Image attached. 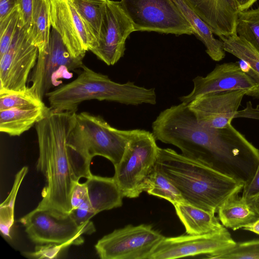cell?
I'll return each instance as SVG.
<instances>
[{
  "mask_svg": "<svg viewBox=\"0 0 259 259\" xmlns=\"http://www.w3.org/2000/svg\"><path fill=\"white\" fill-rule=\"evenodd\" d=\"M236 33L259 51V8L239 12Z\"/></svg>",
  "mask_w": 259,
  "mask_h": 259,
  "instance_id": "cell-28",
  "label": "cell"
},
{
  "mask_svg": "<svg viewBox=\"0 0 259 259\" xmlns=\"http://www.w3.org/2000/svg\"><path fill=\"white\" fill-rule=\"evenodd\" d=\"M50 23L70 54L83 59L92 41L71 0H51Z\"/></svg>",
  "mask_w": 259,
  "mask_h": 259,
  "instance_id": "cell-14",
  "label": "cell"
},
{
  "mask_svg": "<svg viewBox=\"0 0 259 259\" xmlns=\"http://www.w3.org/2000/svg\"><path fill=\"white\" fill-rule=\"evenodd\" d=\"M176 212L189 235H201L219 231L225 228L218 219L207 211L186 202L174 205Z\"/></svg>",
  "mask_w": 259,
  "mask_h": 259,
  "instance_id": "cell-19",
  "label": "cell"
},
{
  "mask_svg": "<svg viewBox=\"0 0 259 259\" xmlns=\"http://www.w3.org/2000/svg\"><path fill=\"white\" fill-rule=\"evenodd\" d=\"M164 238L151 225H128L103 236L95 248L101 259H149Z\"/></svg>",
  "mask_w": 259,
  "mask_h": 259,
  "instance_id": "cell-9",
  "label": "cell"
},
{
  "mask_svg": "<svg viewBox=\"0 0 259 259\" xmlns=\"http://www.w3.org/2000/svg\"><path fill=\"white\" fill-rule=\"evenodd\" d=\"M257 0H234L239 12L248 10Z\"/></svg>",
  "mask_w": 259,
  "mask_h": 259,
  "instance_id": "cell-37",
  "label": "cell"
},
{
  "mask_svg": "<svg viewBox=\"0 0 259 259\" xmlns=\"http://www.w3.org/2000/svg\"><path fill=\"white\" fill-rule=\"evenodd\" d=\"M82 60L73 57L54 29L51 31L49 44L38 52L36 65L29 78L31 91L41 100L53 88L70 78L71 71L81 68Z\"/></svg>",
  "mask_w": 259,
  "mask_h": 259,
  "instance_id": "cell-8",
  "label": "cell"
},
{
  "mask_svg": "<svg viewBox=\"0 0 259 259\" xmlns=\"http://www.w3.org/2000/svg\"><path fill=\"white\" fill-rule=\"evenodd\" d=\"M50 10L51 0H33L30 35L38 52H42L49 42Z\"/></svg>",
  "mask_w": 259,
  "mask_h": 259,
  "instance_id": "cell-23",
  "label": "cell"
},
{
  "mask_svg": "<svg viewBox=\"0 0 259 259\" xmlns=\"http://www.w3.org/2000/svg\"><path fill=\"white\" fill-rule=\"evenodd\" d=\"M29 239L37 244H57L79 245L83 234L95 232L93 223L79 226L70 213L35 208L19 220Z\"/></svg>",
  "mask_w": 259,
  "mask_h": 259,
  "instance_id": "cell-6",
  "label": "cell"
},
{
  "mask_svg": "<svg viewBox=\"0 0 259 259\" xmlns=\"http://www.w3.org/2000/svg\"><path fill=\"white\" fill-rule=\"evenodd\" d=\"M217 212L222 224L233 230L243 228L259 219L247 201L242 196H239V193L225 201Z\"/></svg>",
  "mask_w": 259,
  "mask_h": 259,
  "instance_id": "cell-21",
  "label": "cell"
},
{
  "mask_svg": "<svg viewBox=\"0 0 259 259\" xmlns=\"http://www.w3.org/2000/svg\"><path fill=\"white\" fill-rule=\"evenodd\" d=\"M33 0H19V7L23 26L30 34Z\"/></svg>",
  "mask_w": 259,
  "mask_h": 259,
  "instance_id": "cell-34",
  "label": "cell"
},
{
  "mask_svg": "<svg viewBox=\"0 0 259 259\" xmlns=\"http://www.w3.org/2000/svg\"><path fill=\"white\" fill-rule=\"evenodd\" d=\"M243 229L259 235V219L253 223L245 226Z\"/></svg>",
  "mask_w": 259,
  "mask_h": 259,
  "instance_id": "cell-39",
  "label": "cell"
},
{
  "mask_svg": "<svg viewBox=\"0 0 259 259\" xmlns=\"http://www.w3.org/2000/svg\"><path fill=\"white\" fill-rule=\"evenodd\" d=\"M70 203L71 210L82 208L94 210L90 201L85 183H80L78 181L75 183L71 193Z\"/></svg>",
  "mask_w": 259,
  "mask_h": 259,
  "instance_id": "cell-32",
  "label": "cell"
},
{
  "mask_svg": "<svg viewBox=\"0 0 259 259\" xmlns=\"http://www.w3.org/2000/svg\"><path fill=\"white\" fill-rule=\"evenodd\" d=\"M38 56V49L23 26L21 19L8 49L0 57V90L26 89L29 75L36 65Z\"/></svg>",
  "mask_w": 259,
  "mask_h": 259,
  "instance_id": "cell-10",
  "label": "cell"
},
{
  "mask_svg": "<svg viewBox=\"0 0 259 259\" xmlns=\"http://www.w3.org/2000/svg\"><path fill=\"white\" fill-rule=\"evenodd\" d=\"M81 69L75 79L46 94L52 109L76 112L81 103L91 100L134 106L156 104L154 88L138 86L131 81L118 83L84 65Z\"/></svg>",
  "mask_w": 259,
  "mask_h": 259,
  "instance_id": "cell-4",
  "label": "cell"
},
{
  "mask_svg": "<svg viewBox=\"0 0 259 259\" xmlns=\"http://www.w3.org/2000/svg\"><path fill=\"white\" fill-rule=\"evenodd\" d=\"M144 191L149 195L164 199L174 205L185 202L178 189L156 167L148 178Z\"/></svg>",
  "mask_w": 259,
  "mask_h": 259,
  "instance_id": "cell-25",
  "label": "cell"
},
{
  "mask_svg": "<svg viewBox=\"0 0 259 259\" xmlns=\"http://www.w3.org/2000/svg\"><path fill=\"white\" fill-rule=\"evenodd\" d=\"M28 170L27 166H23L16 174L11 192L0 205V230L2 235L8 239H11L10 232L14 222V206L16 196Z\"/></svg>",
  "mask_w": 259,
  "mask_h": 259,
  "instance_id": "cell-26",
  "label": "cell"
},
{
  "mask_svg": "<svg viewBox=\"0 0 259 259\" xmlns=\"http://www.w3.org/2000/svg\"><path fill=\"white\" fill-rule=\"evenodd\" d=\"M134 31L120 2L107 0L99 36L90 51L107 65H113L123 56L126 40Z\"/></svg>",
  "mask_w": 259,
  "mask_h": 259,
  "instance_id": "cell-12",
  "label": "cell"
},
{
  "mask_svg": "<svg viewBox=\"0 0 259 259\" xmlns=\"http://www.w3.org/2000/svg\"><path fill=\"white\" fill-rule=\"evenodd\" d=\"M85 183L91 204L96 214L122 205L124 196L113 177L92 175Z\"/></svg>",
  "mask_w": 259,
  "mask_h": 259,
  "instance_id": "cell-17",
  "label": "cell"
},
{
  "mask_svg": "<svg viewBox=\"0 0 259 259\" xmlns=\"http://www.w3.org/2000/svg\"><path fill=\"white\" fill-rule=\"evenodd\" d=\"M135 31L176 35L193 34V29L173 0H120Z\"/></svg>",
  "mask_w": 259,
  "mask_h": 259,
  "instance_id": "cell-7",
  "label": "cell"
},
{
  "mask_svg": "<svg viewBox=\"0 0 259 259\" xmlns=\"http://www.w3.org/2000/svg\"><path fill=\"white\" fill-rule=\"evenodd\" d=\"M18 6L19 0H0V21L5 19Z\"/></svg>",
  "mask_w": 259,
  "mask_h": 259,
  "instance_id": "cell-36",
  "label": "cell"
},
{
  "mask_svg": "<svg viewBox=\"0 0 259 259\" xmlns=\"http://www.w3.org/2000/svg\"><path fill=\"white\" fill-rule=\"evenodd\" d=\"M155 167L178 189L186 202L212 214L244 186L170 148L159 147Z\"/></svg>",
  "mask_w": 259,
  "mask_h": 259,
  "instance_id": "cell-2",
  "label": "cell"
},
{
  "mask_svg": "<svg viewBox=\"0 0 259 259\" xmlns=\"http://www.w3.org/2000/svg\"><path fill=\"white\" fill-rule=\"evenodd\" d=\"M184 17L191 25L193 34L206 48V53L215 61H220L225 57L223 42L216 39L210 27L187 4L185 0H173Z\"/></svg>",
  "mask_w": 259,
  "mask_h": 259,
  "instance_id": "cell-20",
  "label": "cell"
},
{
  "mask_svg": "<svg viewBox=\"0 0 259 259\" xmlns=\"http://www.w3.org/2000/svg\"><path fill=\"white\" fill-rule=\"evenodd\" d=\"M51 109L45 105L0 110V132L10 136H19L44 118Z\"/></svg>",
  "mask_w": 259,
  "mask_h": 259,
  "instance_id": "cell-18",
  "label": "cell"
},
{
  "mask_svg": "<svg viewBox=\"0 0 259 259\" xmlns=\"http://www.w3.org/2000/svg\"><path fill=\"white\" fill-rule=\"evenodd\" d=\"M220 38L225 51L243 61L247 65L245 71L259 82V51L237 34Z\"/></svg>",
  "mask_w": 259,
  "mask_h": 259,
  "instance_id": "cell-24",
  "label": "cell"
},
{
  "mask_svg": "<svg viewBox=\"0 0 259 259\" xmlns=\"http://www.w3.org/2000/svg\"><path fill=\"white\" fill-rule=\"evenodd\" d=\"M205 255L213 259H259V239L236 242L231 247Z\"/></svg>",
  "mask_w": 259,
  "mask_h": 259,
  "instance_id": "cell-29",
  "label": "cell"
},
{
  "mask_svg": "<svg viewBox=\"0 0 259 259\" xmlns=\"http://www.w3.org/2000/svg\"><path fill=\"white\" fill-rule=\"evenodd\" d=\"M91 37L94 47L98 41L107 0H71Z\"/></svg>",
  "mask_w": 259,
  "mask_h": 259,
  "instance_id": "cell-22",
  "label": "cell"
},
{
  "mask_svg": "<svg viewBox=\"0 0 259 259\" xmlns=\"http://www.w3.org/2000/svg\"><path fill=\"white\" fill-rule=\"evenodd\" d=\"M238 117L259 120V105H257L255 107H253L250 101L247 102L246 107L243 110L237 111L235 118Z\"/></svg>",
  "mask_w": 259,
  "mask_h": 259,
  "instance_id": "cell-35",
  "label": "cell"
},
{
  "mask_svg": "<svg viewBox=\"0 0 259 259\" xmlns=\"http://www.w3.org/2000/svg\"><path fill=\"white\" fill-rule=\"evenodd\" d=\"M246 93L243 90L206 94L188 104L197 121L205 126L221 128L231 124Z\"/></svg>",
  "mask_w": 259,
  "mask_h": 259,
  "instance_id": "cell-15",
  "label": "cell"
},
{
  "mask_svg": "<svg viewBox=\"0 0 259 259\" xmlns=\"http://www.w3.org/2000/svg\"><path fill=\"white\" fill-rule=\"evenodd\" d=\"M42 100L27 86L21 91L0 90V110L13 108H32L45 106Z\"/></svg>",
  "mask_w": 259,
  "mask_h": 259,
  "instance_id": "cell-27",
  "label": "cell"
},
{
  "mask_svg": "<svg viewBox=\"0 0 259 259\" xmlns=\"http://www.w3.org/2000/svg\"><path fill=\"white\" fill-rule=\"evenodd\" d=\"M76 112L51 109L35 124L39 156L36 168L46 178L42 199L36 208L68 214L71 195L77 181L72 171L70 153L67 145Z\"/></svg>",
  "mask_w": 259,
  "mask_h": 259,
  "instance_id": "cell-1",
  "label": "cell"
},
{
  "mask_svg": "<svg viewBox=\"0 0 259 259\" xmlns=\"http://www.w3.org/2000/svg\"><path fill=\"white\" fill-rule=\"evenodd\" d=\"M152 133L134 129L113 176L124 197H138L155 167L159 147Z\"/></svg>",
  "mask_w": 259,
  "mask_h": 259,
  "instance_id": "cell-5",
  "label": "cell"
},
{
  "mask_svg": "<svg viewBox=\"0 0 259 259\" xmlns=\"http://www.w3.org/2000/svg\"><path fill=\"white\" fill-rule=\"evenodd\" d=\"M67 244H38L33 252H24V255L34 258H55L68 247Z\"/></svg>",
  "mask_w": 259,
  "mask_h": 259,
  "instance_id": "cell-31",
  "label": "cell"
},
{
  "mask_svg": "<svg viewBox=\"0 0 259 259\" xmlns=\"http://www.w3.org/2000/svg\"><path fill=\"white\" fill-rule=\"evenodd\" d=\"M133 130H121L112 126L102 116L87 112L76 113L67 145L70 153L71 167L77 181L93 174V158L101 156L114 166L120 161Z\"/></svg>",
  "mask_w": 259,
  "mask_h": 259,
  "instance_id": "cell-3",
  "label": "cell"
},
{
  "mask_svg": "<svg viewBox=\"0 0 259 259\" xmlns=\"http://www.w3.org/2000/svg\"><path fill=\"white\" fill-rule=\"evenodd\" d=\"M219 37L237 35L239 11L234 0H185Z\"/></svg>",
  "mask_w": 259,
  "mask_h": 259,
  "instance_id": "cell-16",
  "label": "cell"
},
{
  "mask_svg": "<svg viewBox=\"0 0 259 259\" xmlns=\"http://www.w3.org/2000/svg\"><path fill=\"white\" fill-rule=\"evenodd\" d=\"M247 202L259 218V195Z\"/></svg>",
  "mask_w": 259,
  "mask_h": 259,
  "instance_id": "cell-38",
  "label": "cell"
},
{
  "mask_svg": "<svg viewBox=\"0 0 259 259\" xmlns=\"http://www.w3.org/2000/svg\"><path fill=\"white\" fill-rule=\"evenodd\" d=\"M236 242L225 227L213 233L165 237L149 259H172L208 254L233 246Z\"/></svg>",
  "mask_w": 259,
  "mask_h": 259,
  "instance_id": "cell-13",
  "label": "cell"
},
{
  "mask_svg": "<svg viewBox=\"0 0 259 259\" xmlns=\"http://www.w3.org/2000/svg\"><path fill=\"white\" fill-rule=\"evenodd\" d=\"M193 89L180 100L186 104L201 96L224 91L243 90L246 96L259 98V82L241 67L238 62L217 64L205 76H197L192 80Z\"/></svg>",
  "mask_w": 259,
  "mask_h": 259,
  "instance_id": "cell-11",
  "label": "cell"
},
{
  "mask_svg": "<svg viewBox=\"0 0 259 259\" xmlns=\"http://www.w3.org/2000/svg\"><path fill=\"white\" fill-rule=\"evenodd\" d=\"M21 19L19 6L0 21V57L7 51Z\"/></svg>",
  "mask_w": 259,
  "mask_h": 259,
  "instance_id": "cell-30",
  "label": "cell"
},
{
  "mask_svg": "<svg viewBox=\"0 0 259 259\" xmlns=\"http://www.w3.org/2000/svg\"><path fill=\"white\" fill-rule=\"evenodd\" d=\"M242 196L248 201L259 195V163L250 182L242 189Z\"/></svg>",
  "mask_w": 259,
  "mask_h": 259,
  "instance_id": "cell-33",
  "label": "cell"
}]
</instances>
